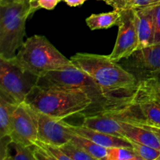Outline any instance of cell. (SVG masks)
Returning a JSON list of instances; mask_svg holds the SVG:
<instances>
[{"mask_svg": "<svg viewBox=\"0 0 160 160\" xmlns=\"http://www.w3.org/2000/svg\"><path fill=\"white\" fill-rule=\"evenodd\" d=\"M73 66L91 77L105 92L119 102L129 106L138 81L109 56L78 52L70 57Z\"/></svg>", "mask_w": 160, "mask_h": 160, "instance_id": "1", "label": "cell"}, {"mask_svg": "<svg viewBox=\"0 0 160 160\" xmlns=\"http://www.w3.org/2000/svg\"><path fill=\"white\" fill-rule=\"evenodd\" d=\"M37 84L46 88L80 90L92 99V105L81 114L83 117L109 114L125 109L127 106L109 97L89 75L76 67L50 71L39 77Z\"/></svg>", "mask_w": 160, "mask_h": 160, "instance_id": "2", "label": "cell"}, {"mask_svg": "<svg viewBox=\"0 0 160 160\" xmlns=\"http://www.w3.org/2000/svg\"><path fill=\"white\" fill-rule=\"evenodd\" d=\"M24 102L37 112L58 120L84 112L92 105V99L80 90L46 88L34 86Z\"/></svg>", "mask_w": 160, "mask_h": 160, "instance_id": "3", "label": "cell"}, {"mask_svg": "<svg viewBox=\"0 0 160 160\" xmlns=\"http://www.w3.org/2000/svg\"><path fill=\"white\" fill-rule=\"evenodd\" d=\"M12 59L38 77L73 67L70 59L64 56L45 36L38 34L28 38Z\"/></svg>", "mask_w": 160, "mask_h": 160, "instance_id": "4", "label": "cell"}, {"mask_svg": "<svg viewBox=\"0 0 160 160\" xmlns=\"http://www.w3.org/2000/svg\"><path fill=\"white\" fill-rule=\"evenodd\" d=\"M109 115L131 123L160 126V82L154 77L139 81L129 106Z\"/></svg>", "mask_w": 160, "mask_h": 160, "instance_id": "5", "label": "cell"}, {"mask_svg": "<svg viewBox=\"0 0 160 160\" xmlns=\"http://www.w3.org/2000/svg\"><path fill=\"white\" fill-rule=\"evenodd\" d=\"M38 78L20 67L13 59L0 58V93L13 102H24L31 89L37 85Z\"/></svg>", "mask_w": 160, "mask_h": 160, "instance_id": "6", "label": "cell"}, {"mask_svg": "<svg viewBox=\"0 0 160 160\" xmlns=\"http://www.w3.org/2000/svg\"><path fill=\"white\" fill-rule=\"evenodd\" d=\"M120 20L118 23V34L109 58L119 62L128 57L138 48L139 39L136 24L134 9H120Z\"/></svg>", "mask_w": 160, "mask_h": 160, "instance_id": "7", "label": "cell"}, {"mask_svg": "<svg viewBox=\"0 0 160 160\" xmlns=\"http://www.w3.org/2000/svg\"><path fill=\"white\" fill-rule=\"evenodd\" d=\"M118 62L138 81L151 78L160 70V42L138 48Z\"/></svg>", "mask_w": 160, "mask_h": 160, "instance_id": "8", "label": "cell"}, {"mask_svg": "<svg viewBox=\"0 0 160 160\" xmlns=\"http://www.w3.org/2000/svg\"><path fill=\"white\" fill-rule=\"evenodd\" d=\"M26 12L17 16L0 28V58L11 59L22 47L26 34V22L31 15Z\"/></svg>", "mask_w": 160, "mask_h": 160, "instance_id": "9", "label": "cell"}, {"mask_svg": "<svg viewBox=\"0 0 160 160\" xmlns=\"http://www.w3.org/2000/svg\"><path fill=\"white\" fill-rule=\"evenodd\" d=\"M29 108L37 123L39 141L61 146L71 140L73 133L66 127L63 123L64 120L53 118Z\"/></svg>", "mask_w": 160, "mask_h": 160, "instance_id": "10", "label": "cell"}, {"mask_svg": "<svg viewBox=\"0 0 160 160\" xmlns=\"http://www.w3.org/2000/svg\"><path fill=\"white\" fill-rule=\"evenodd\" d=\"M10 137L12 142L28 146L34 145L38 140L37 123L25 102L19 104L14 111Z\"/></svg>", "mask_w": 160, "mask_h": 160, "instance_id": "11", "label": "cell"}, {"mask_svg": "<svg viewBox=\"0 0 160 160\" xmlns=\"http://www.w3.org/2000/svg\"><path fill=\"white\" fill-rule=\"evenodd\" d=\"M63 123L66 125V127L70 131H72L73 134L90 139L92 142H95L96 144L102 145L105 148H112V147H124V148L132 149V146H131V143L128 138L95 131V130L86 128L82 125L70 124V123H67L64 120Z\"/></svg>", "mask_w": 160, "mask_h": 160, "instance_id": "12", "label": "cell"}, {"mask_svg": "<svg viewBox=\"0 0 160 160\" xmlns=\"http://www.w3.org/2000/svg\"><path fill=\"white\" fill-rule=\"evenodd\" d=\"M134 9L139 39L138 48L152 45L155 38L154 4Z\"/></svg>", "mask_w": 160, "mask_h": 160, "instance_id": "13", "label": "cell"}, {"mask_svg": "<svg viewBox=\"0 0 160 160\" xmlns=\"http://www.w3.org/2000/svg\"><path fill=\"white\" fill-rule=\"evenodd\" d=\"M81 125L95 131L124 138V132L120 120L109 114L84 117Z\"/></svg>", "mask_w": 160, "mask_h": 160, "instance_id": "14", "label": "cell"}, {"mask_svg": "<svg viewBox=\"0 0 160 160\" xmlns=\"http://www.w3.org/2000/svg\"><path fill=\"white\" fill-rule=\"evenodd\" d=\"M119 120L123 128L125 138L160 150V140L154 132L142 125L121 120Z\"/></svg>", "mask_w": 160, "mask_h": 160, "instance_id": "15", "label": "cell"}, {"mask_svg": "<svg viewBox=\"0 0 160 160\" xmlns=\"http://www.w3.org/2000/svg\"><path fill=\"white\" fill-rule=\"evenodd\" d=\"M120 9H113L107 12L98 14H92L86 19V23L92 31L101 29H108L118 25L120 20Z\"/></svg>", "mask_w": 160, "mask_h": 160, "instance_id": "16", "label": "cell"}, {"mask_svg": "<svg viewBox=\"0 0 160 160\" xmlns=\"http://www.w3.org/2000/svg\"><path fill=\"white\" fill-rule=\"evenodd\" d=\"M18 105L0 93V138L10 136L12 116Z\"/></svg>", "mask_w": 160, "mask_h": 160, "instance_id": "17", "label": "cell"}, {"mask_svg": "<svg viewBox=\"0 0 160 160\" xmlns=\"http://www.w3.org/2000/svg\"><path fill=\"white\" fill-rule=\"evenodd\" d=\"M71 141L73 143L82 148L87 154L92 156L95 160H107L108 148L98 145L95 142H92L90 139H88L78 134H73Z\"/></svg>", "mask_w": 160, "mask_h": 160, "instance_id": "18", "label": "cell"}, {"mask_svg": "<svg viewBox=\"0 0 160 160\" xmlns=\"http://www.w3.org/2000/svg\"><path fill=\"white\" fill-rule=\"evenodd\" d=\"M129 142L134 152L141 160H158L160 156V150L132 140H129Z\"/></svg>", "mask_w": 160, "mask_h": 160, "instance_id": "19", "label": "cell"}, {"mask_svg": "<svg viewBox=\"0 0 160 160\" xmlns=\"http://www.w3.org/2000/svg\"><path fill=\"white\" fill-rule=\"evenodd\" d=\"M62 152L67 155L70 160H94L93 158L85 152L71 141L59 146Z\"/></svg>", "mask_w": 160, "mask_h": 160, "instance_id": "20", "label": "cell"}, {"mask_svg": "<svg viewBox=\"0 0 160 160\" xmlns=\"http://www.w3.org/2000/svg\"><path fill=\"white\" fill-rule=\"evenodd\" d=\"M107 160H141L132 149L124 147L108 148Z\"/></svg>", "mask_w": 160, "mask_h": 160, "instance_id": "21", "label": "cell"}, {"mask_svg": "<svg viewBox=\"0 0 160 160\" xmlns=\"http://www.w3.org/2000/svg\"><path fill=\"white\" fill-rule=\"evenodd\" d=\"M10 146L14 149V154L10 156L9 159L12 160H36L34 157V150L32 145H22V144L12 142Z\"/></svg>", "mask_w": 160, "mask_h": 160, "instance_id": "22", "label": "cell"}, {"mask_svg": "<svg viewBox=\"0 0 160 160\" xmlns=\"http://www.w3.org/2000/svg\"><path fill=\"white\" fill-rule=\"evenodd\" d=\"M36 144L38 145L44 150V152L48 155L50 160H70L67 155L62 152L59 146L45 143V142H41L39 140L37 141Z\"/></svg>", "mask_w": 160, "mask_h": 160, "instance_id": "23", "label": "cell"}, {"mask_svg": "<svg viewBox=\"0 0 160 160\" xmlns=\"http://www.w3.org/2000/svg\"><path fill=\"white\" fill-rule=\"evenodd\" d=\"M61 1L63 0H30L29 3L31 11L34 13L36 10L40 9L52 10Z\"/></svg>", "mask_w": 160, "mask_h": 160, "instance_id": "24", "label": "cell"}, {"mask_svg": "<svg viewBox=\"0 0 160 160\" xmlns=\"http://www.w3.org/2000/svg\"><path fill=\"white\" fill-rule=\"evenodd\" d=\"M10 136H5L0 138V159L7 160L9 157V145L12 142Z\"/></svg>", "mask_w": 160, "mask_h": 160, "instance_id": "25", "label": "cell"}, {"mask_svg": "<svg viewBox=\"0 0 160 160\" xmlns=\"http://www.w3.org/2000/svg\"><path fill=\"white\" fill-rule=\"evenodd\" d=\"M154 43L160 42V2L154 4Z\"/></svg>", "mask_w": 160, "mask_h": 160, "instance_id": "26", "label": "cell"}, {"mask_svg": "<svg viewBox=\"0 0 160 160\" xmlns=\"http://www.w3.org/2000/svg\"><path fill=\"white\" fill-rule=\"evenodd\" d=\"M160 0H130L126 9H137L142 6L159 2Z\"/></svg>", "mask_w": 160, "mask_h": 160, "instance_id": "27", "label": "cell"}, {"mask_svg": "<svg viewBox=\"0 0 160 160\" xmlns=\"http://www.w3.org/2000/svg\"><path fill=\"white\" fill-rule=\"evenodd\" d=\"M106 4L109 5L113 8V9H126L129 0H102Z\"/></svg>", "mask_w": 160, "mask_h": 160, "instance_id": "28", "label": "cell"}, {"mask_svg": "<svg viewBox=\"0 0 160 160\" xmlns=\"http://www.w3.org/2000/svg\"><path fill=\"white\" fill-rule=\"evenodd\" d=\"M137 123V124L142 125V126L145 127V128H148L150 131H152V132H154L155 134L157 135V137L159 138L160 140V126H156V125H151V124H147V123Z\"/></svg>", "mask_w": 160, "mask_h": 160, "instance_id": "29", "label": "cell"}, {"mask_svg": "<svg viewBox=\"0 0 160 160\" xmlns=\"http://www.w3.org/2000/svg\"><path fill=\"white\" fill-rule=\"evenodd\" d=\"M86 1H88V0H63L64 2H66L67 5H68L69 6H71V7L82 6Z\"/></svg>", "mask_w": 160, "mask_h": 160, "instance_id": "30", "label": "cell"}, {"mask_svg": "<svg viewBox=\"0 0 160 160\" xmlns=\"http://www.w3.org/2000/svg\"><path fill=\"white\" fill-rule=\"evenodd\" d=\"M21 1V0H0V6H4V5L9 4V3Z\"/></svg>", "mask_w": 160, "mask_h": 160, "instance_id": "31", "label": "cell"}, {"mask_svg": "<svg viewBox=\"0 0 160 160\" xmlns=\"http://www.w3.org/2000/svg\"><path fill=\"white\" fill-rule=\"evenodd\" d=\"M152 77H154V78H156V79H157L158 81H159L160 82V70H159V71H157V72H156V73H155L154 74H153ZM152 77H151V78H152Z\"/></svg>", "mask_w": 160, "mask_h": 160, "instance_id": "32", "label": "cell"}, {"mask_svg": "<svg viewBox=\"0 0 160 160\" xmlns=\"http://www.w3.org/2000/svg\"><path fill=\"white\" fill-rule=\"evenodd\" d=\"M25 1H27V2H29V1H30V0H25Z\"/></svg>", "mask_w": 160, "mask_h": 160, "instance_id": "33", "label": "cell"}, {"mask_svg": "<svg viewBox=\"0 0 160 160\" xmlns=\"http://www.w3.org/2000/svg\"><path fill=\"white\" fill-rule=\"evenodd\" d=\"M158 160H160V156H159V157L158 158Z\"/></svg>", "mask_w": 160, "mask_h": 160, "instance_id": "34", "label": "cell"}, {"mask_svg": "<svg viewBox=\"0 0 160 160\" xmlns=\"http://www.w3.org/2000/svg\"><path fill=\"white\" fill-rule=\"evenodd\" d=\"M129 1H130V0H129Z\"/></svg>", "mask_w": 160, "mask_h": 160, "instance_id": "35", "label": "cell"}]
</instances>
